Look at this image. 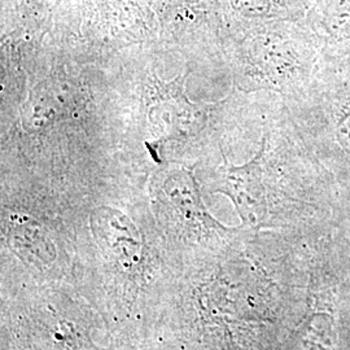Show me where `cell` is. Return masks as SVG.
Returning <instances> with one entry per match:
<instances>
[{
	"instance_id": "1",
	"label": "cell",
	"mask_w": 350,
	"mask_h": 350,
	"mask_svg": "<svg viewBox=\"0 0 350 350\" xmlns=\"http://www.w3.org/2000/svg\"><path fill=\"white\" fill-rule=\"evenodd\" d=\"M267 142L263 138L261 150L257 156L243 166H232L226 161L218 170L221 191L228 193L241 212L258 215L263 206V163Z\"/></svg>"
},
{
	"instance_id": "2",
	"label": "cell",
	"mask_w": 350,
	"mask_h": 350,
	"mask_svg": "<svg viewBox=\"0 0 350 350\" xmlns=\"http://www.w3.org/2000/svg\"><path fill=\"white\" fill-rule=\"evenodd\" d=\"M304 21L325 52L349 53L350 0H312Z\"/></svg>"
},
{
	"instance_id": "3",
	"label": "cell",
	"mask_w": 350,
	"mask_h": 350,
	"mask_svg": "<svg viewBox=\"0 0 350 350\" xmlns=\"http://www.w3.org/2000/svg\"><path fill=\"white\" fill-rule=\"evenodd\" d=\"M232 17L244 23L302 21L312 0H225Z\"/></svg>"
},
{
	"instance_id": "4",
	"label": "cell",
	"mask_w": 350,
	"mask_h": 350,
	"mask_svg": "<svg viewBox=\"0 0 350 350\" xmlns=\"http://www.w3.org/2000/svg\"><path fill=\"white\" fill-rule=\"evenodd\" d=\"M328 142L350 166V91L332 103L328 113Z\"/></svg>"
}]
</instances>
